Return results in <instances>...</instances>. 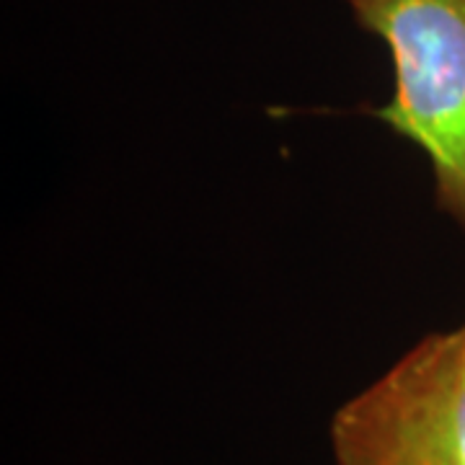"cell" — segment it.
Returning <instances> with one entry per match:
<instances>
[{
    "mask_svg": "<svg viewBox=\"0 0 465 465\" xmlns=\"http://www.w3.org/2000/svg\"><path fill=\"white\" fill-rule=\"evenodd\" d=\"M393 60V96L367 109L432 166L434 202L465 231V0H344Z\"/></svg>",
    "mask_w": 465,
    "mask_h": 465,
    "instance_id": "cell-1",
    "label": "cell"
},
{
    "mask_svg": "<svg viewBox=\"0 0 465 465\" xmlns=\"http://www.w3.org/2000/svg\"><path fill=\"white\" fill-rule=\"evenodd\" d=\"M336 465H465V323L430 333L336 409Z\"/></svg>",
    "mask_w": 465,
    "mask_h": 465,
    "instance_id": "cell-2",
    "label": "cell"
}]
</instances>
